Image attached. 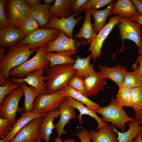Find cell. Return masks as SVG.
I'll list each match as a JSON object with an SVG mask.
<instances>
[{
    "mask_svg": "<svg viewBox=\"0 0 142 142\" xmlns=\"http://www.w3.org/2000/svg\"><path fill=\"white\" fill-rule=\"evenodd\" d=\"M119 31V33L123 43L125 39L134 42L139 48L142 47V34L141 25L137 22L131 21L129 18L125 17H121L117 24Z\"/></svg>",
    "mask_w": 142,
    "mask_h": 142,
    "instance_id": "cell-9",
    "label": "cell"
},
{
    "mask_svg": "<svg viewBox=\"0 0 142 142\" xmlns=\"http://www.w3.org/2000/svg\"><path fill=\"white\" fill-rule=\"evenodd\" d=\"M62 88L51 94H38L33 104V111L39 114H47L58 109L67 96Z\"/></svg>",
    "mask_w": 142,
    "mask_h": 142,
    "instance_id": "cell-6",
    "label": "cell"
},
{
    "mask_svg": "<svg viewBox=\"0 0 142 142\" xmlns=\"http://www.w3.org/2000/svg\"><path fill=\"white\" fill-rule=\"evenodd\" d=\"M117 128L114 124H107L98 131L91 130L89 131L91 142H118V135L114 130Z\"/></svg>",
    "mask_w": 142,
    "mask_h": 142,
    "instance_id": "cell-18",
    "label": "cell"
},
{
    "mask_svg": "<svg viewBox=\"0 0 142 142\" xmlns=\"http://www.w3.org/2000/svg\"><path fill=\"white\" fill-rule=\"evenodd\" d=\"M113 2L110 3L106 8L103 10H93L91 15L94 18V22L92 26L96 34H98L106 25V21L113 8Z\"/></svg>",
    "mask_w": 142,
    "mask_h": 142,
    "instance_id": "cell-30",
    "label": "cell"
},
{
    "mask_svg": "<svg viewBox=\"0 0 142 142\" xmlns=\"http://www.w3.org/2000/svg\"><path fill=\"white\" fill-rule=\"evenodd\" d=\"M134 71L126 72L124 77L123 85L131 88L142 86V80L139 73L138 65L136 63L132 66Z\"/></svg>",
    "mask_w": 142,
    "mask_h": 142,
    "instance_id": "cell-33",
    "label": "cell"
},
{
    "mask_svg": "<svg viewBox=\"0 0 142 142\" xmlns=\"http://www.w3.org/2000/svg\"><path fill=\"white\" fill-rule=\"evenodd\" d=\"M129 128L125 132H120L117 128L114 131L118 135V142H132L133 139H136L138 133L142 131V126L139 124L138 120L129 123L127 124Z\"/></svg>",
    "mask_w": 142,
    "mask_h": 142,
    "instance_id": "cell-27",
    "label": "cell"
},
{
    "mask_svg": "<svg viewBox=\"0 0 142 142\" xmlns=\"http://www.w3.org/2000/svg\"><path fill=\"white\" fill-rule=\"evenodd\" d=\"M35 55L32 58L21 65L11 69L9 76L12 78L22 79L27 74L34 70L44 68L49 66L50 62L46 59L45 46L42 47L37 50Z\"/></svg>",
    "mask_w": 142,
    "mask_h": 142,
    "instance_id": "cell-5",
    "label": "cell"
},
{
    "mask_svg": "<svg viewBox=\"0 0 142 142\" xmlns=\"http://www.w3.org/2000/svg\"><path fill=\"white\" fill-rule=\"evenodd\" d=\"M75 62L73 68L76 70L75 74L78 76L85 78L97 73L94 68V63L90 64V61L92 58L91 54L88 56L82 58L76 55Z\"/></svg>",
    "mask_w": 142,
    "mask_h": 142,
    "instance_id": "cell-26",
    "label": "cell"
},
{
    "mask_svg": "<svg viewBox=\"0 0 142 142\" xmlns=\"http://www.w3.org/2000/svg\"><path fill=\"white\" fill-rule=\"evenodd\" d=\"M26 1L28 4L31 8L40 4V3L41 2V1L40 0H27Z\"/></svg>",
    "mask_w": 142,
    "mask_h": 142,
    "instance_id": "cell-48",
    "label": "cell"
},
{
    "mask_svg": "<svg viewBox=\"0 0 142 142\" xmlns=\"http://www.w3.org/2000/svg\"><path fill=\"white\" fill-rule=\"evenodd\" d=\"M41 140L42 139H40V138L39 136V137L34 142H42Z\"/></svg>",
    "mask_w": 142,
    "mask_h": 142,
    "instance_id": "cell-54",
    "label": "cell"
},
{
    "mask_svg": "<svg viewBox=\"0 0 142 142\" xmlns=\"http://www.w3.org/2000/svg\"><path fill=\"white\" fill-rule=\"evenodd\" d=\"M43 117L36 118L31 120L9 142H34L39 136Z\"/></svg>",
    "mask_w": 142,
    "mask_h": 142,
    "instance_id": "cell-12",
    "label": "cell"
},
{
    "mask_svg": "<svg viewBox=\"0 0 142 142\" xmlns=\"http://www.w3.org/2000/svg\"><path fill=\"white\" fill-rule=\"evenodd\" d=\"M83 10L85 16L84 22L79 32L73 37L75 39H81V43L82 45L90 43L97 34L94 32L91 22L93 10L85 8Z\"/></svg>",
    "mask_w": 142,
    "mask_h": 142,
    "instance_id": "cell-16",
    "label": "cell"
},
{
    "mask_svg": "<svg viewBox=\"0 0 142 142\" xmlns=\"http://www.w3.org/2000/svg\"><path fill=\"white\" fill-rule=\"evenodd\" d=\"M135 115L134 119L138 120L139 124L140 125L142 124V106L135 112Z\"/></svg>",
    "mask_w": 142,
    "mask_h": 142,
    "instance_id": "cell-46",
    "label": "cell"
},
{
    "mask_svg": "<svg viewBox=\"0 0 142 142\" xmlns=\"http://www.w3.org/2000/svg\"><path fill=\"white\" fill-rule=\"evenodd\" d=\"M77 52V50H68L57 53L46 52L45 58L46 59L50 62V64L45 68V70L55 65L74 64L76 59L72 58L71 57Z\"/></svg>",
    "mask_w": 142,
    "mask_h": 142,
    "instance_id": "cell-25",
    "label": "cell"
},
{
    "mask_svg": "<svg viewBox=\"0 0 142 142\" xmlns=\"http://www.w3.org/2000/svg\"><path fill=\"white\" fill-rule=\"evenodd\" d=\"M141 139H142V131H141Z\"/></svg>",
    "mask_w": 142,
    "mask_h": 142,
    "instance_id": "cell-55",
    "label": "cell"
},
{
    "mask_svg": "<svg viewBox=\"0 0 142 142\" xmlns=\"http://www.w3.org/2000/svg\"><path fill=\"white\" fill-rule=\"evenodd\" d=\"M141 131L139 132L135 140H133V142H142L141 139Z\"/></svg>",
    "mask_w": 142,
    "mask_h": 142,
    "instance_id": "cell-50",
    "label": "cell"
},
{
    "mask_svg": "<svg viewBox=\"0 0 142 142\" xmlns=\"http://www.w3.org/2000/svg\"><path fill=\"white\" fill-rule=\"evenodd\" d=\"M51 6V5L40 4L31 8V13L42 27H44L52 18L49 13Z\"/></svg>",
    "mask_w": 142,
    "mask_h": 142,
    "instance_id": "cell-28",
    "label": "cell"
},
{
    "mask_svg": "<svg viewBox=\"0 0 142 142\" xmlns=\"http://www.w3.org/2000/svg\"><path fill=\"white\" fill-rule=\"evenodd\" d=\"M7 53L0 59V76L5 80L10 79L9 73L12 69L27 61L35 50H31L29 44H16L9 48Z\"/></svg>",
    "mask_w": 142,
    "mask_h": 142,
    "instance_id": "cell-1",
    "label": "cell"
},
{
    "mask_svg": "<svg viewBox=\"0 0 142 142\" xmlns=\"http://www.w3.org/2000/svg\"><path fill=\"white\" fill-rule=\"evenodd\" d=\"M6 0H0V29H5L8 27L4 11V5Z\"/></svg>",
    "mask_w": 142,
    "mask_h": 142,
    "instance_id": "cell-40",
    "label": "cell"
},
{
    "mask_svg": "<svg viewBox=\"0 0 142 142\" xmlns=\"http://www.w3.org/2000/svg\"><path fill=\"white\" fill-rule=\"evenodd\" d=\"M106 80V78L102 76L100 70L96 74L85 78V89L87 97L94 95L103 90Z\"/></svg>",
    "mask_w": 142,
    "mask_h": 142,
    "instance_id": "cell-22",
    "label": "cell"
},
{
    "mask_svg": "<svg viewBox=\"0 0 142 142\" xmlns=\"http://www.w3.org/2000/svg\"><path fill=\"white\" fill-rule=\"evenodd\" d=\"M39 26L31 13L28 18L21 26L20 29L23 34L27 37L39 29Z\"/></svg>",
    "mask_w": 142,
    "mask_h": 142,
    "instance_id": "cell-36",
    "label": "cell"
},
{
    "mask_svg": "<svg viewBox=\"0 0 142 142\" xmlns=\"http://www.w3.org/2000/svg\"><path fill=\"white\" fill-rule=\"evenodd\" d=\"M18 84L22 88L24 95V103L21 108L22 112H29L33 111V104L38 95L37 90L32 86H28L24 81Z\"/></svg>",
    "mask_w": 142,
    "mask_h": 142,
    "instance_id": "cell-29",
    "label": "cell"
},
{
    "mask_svg": "<svg viewBox=\"0 0 142 142\" xmlns=\"http://www.w3.org/2000/svg\"><path fill=\"white\" fill-rule=\"evenodd\" d=\"M71 0H55L50 7L49 13L52 17L60 18L69 17L72 15L70 8Z\"/></svg>",
    "mask_w": 142,
    "mask_h": 142,
    "instance_id": "cell-31",
    "label": "cell"
},
{
    "mask_svg": "<svg viewBox=\"0 0 142 142\" xmlns=\"http://www.w3.org/2000/svg\"><path fill=\"white\" fill-rule=\"evenodd\" d=\"M121 17L114 15L109 19L102 30L97 34L90 43L88 50L90 52L92 58L95 61L101 56V50L104 41L111 32L114 26L118 23Z\"/></svg>",
    "mask_w": 142,
    "mask_h": 142,
    "instance_id": "cell-10",
    "label": "cell"
},
{
    "mask_svg": "<svg viewBox=\"0 0 142 142\" xmlns=\"http://www.w3.org/2000/svg\"><path fill=\"white\" fill-rule=\"evenodd\" d=\"M96 113L102 115V120L104 122L112 123L118 126L122 132L125 131V125L128 122H133L134 118L129 116L125 109L120 107L115 98L112 97L110 104L108 105L100 107L94 110Z\"/></svg>",
    "mask_w": 142,
    "mask_h": 142,
    "instance_id": "cell-4",
    "label": "cell"
},
{
    "mask_svg": "<svg viewBox=\"0 0 142 142\" xmlns=\"http://www.w3.org/2000/svg\"><path fill=\"white\" fill-rule=\"evenodd\" d=\"M59 116L58 108L47 113L43 117L40 129L39 136L45 142H49L50 137L53 133V130L55 128L53 123L55 118Z\"/></svg>",
    "mask_w": 142,
    "mask_h": 142,
    "instance_id": "cell-23",
    "label": "cell"
},
{
    "mask_svg": "<svg viewBox=\"0 0 142 142\" xmlns=\"http://www.w3.org/2000/svg\"><path fill=\"white\" fill-rule=\"evenodd\" d=\"M62 88L63 91L67 94V96H70L84 103L90 109L94 110L101 107L99 104L90 100L83 94L71 87L67 85Z\"/></svg>",
    "mask_w": 142,
    "mask_h": 142,
    "instance_id": "cell-32",
    "label": "cell"
},
{
    "mask_svg": "<svg viewBox=\"0 0 142 142\" xmlns=\"http://www.w3.org/2000/svg\"><path fill=\"white\" fill-rule=\"evenodd\" d=\"M45 68L36 69L30 72L26 75L24 78H10L13 82L18 84L24 81L31 86L36 89L38 95L40 94H47L46 92V84L45 82L47 80V78L43 75V73L45 71Z\"/></svg>",
    "mask_w": 142,
    "mask_h": 142,
    "instance_id": "cell-13",
    "label": "cell"
},
{
    "mask_svg": "<svg viewBox=\"0 0 142 142\" xmlns=\"http://www.w3.org/2000/svg\"><path fill=\"white\" fill-rule=\"evenodd\" d=\"M118 87L119 90L115 99L117 103L121 108L125 106L131 107V96L130 89L123 85Z\"/></svg>",
    "mask_w": 142,
    "mask_h": 142,
    "instance_id": "cell-34",
    "label": "cell"
},
{
    "mask_svg": "<svg viewBox=\"0 0 142 142\" xmlns=\"http://www.w3.org/2000/svg\"><path fill=\"white\" fill-rule=\"evenodd\" d=\"M74 134L80 139L81 142H91L89 132L85 128H82Z\"/></svg>",
    "mask_w": 142,
    "mask_h": 142,
    "instance_id": "cell-42",
    "label": "cell"
},
{
    "mask_svg": "<svg viewBox=\"0 0 142 142\" xmlns=\"http://www.w3.org/2000/svg\"><path fill=\"white\" fill-rule=\"evenodd\" d=\"M11 127L8 119L0 118V138L2 139L7 136L11 130Z\"/></svg>",
    "mask_w": 142,
    "mask_h": 142,
    "instance_id": "cell-39",
    "label": "cell"
},
{
    "mask_svg": "<svg viewBox=\"0 0 142 142\" xmlns=\"http://www.w3.org/2000/svg\"><path fill=\"white\" fill-rule=\"evenodd\" d=\"M54 142H63V141L61 139V138L57 137H55Z\"/></svg>",
    "mask_w": 142,
    "mask_h": 142,
    "instance_id": "cell-53",
    "label": "cell"
},
{
    "mask_svg": "<svg viewBox=\"0 0 142 142\" xmlns=\"http://www.w3.org/2000/svg\"><path fill=\"white\" fill-rule=\"evenodd\" d=\"M114 1L112 0H97L92 9L93 10H97L98 8L103 7L108 4H109L113 2Z\"/></svg>",
    "mask_w": 142,
    "mask_h": 142,
    "instance_id": "cell-43",
    "label": "cell"
},
{
    "mask_svg": "<svg viewBox=\"0 0 142 142\" xmlns=\"http://www.w3.org/2000/svg\"><path fill=\"white\" fill-rule=\"evenodd\" d=\"M74 108L69 105L66 98L59 106L58 109L60 118L55 125L58 137L61 138L62 134H67V132L64 129L65 125L69 122L70 120L77 118Z\"/></svg>",
    "mask_w": 142,
    "mask_h": 142,
    "instance_id": "cell-15",
    "label": "cell"
},
{
    "mask_svg": "<svg viewBox=\"0 0 142 142\" xmlns=\"http://www.w3.org/2000/svg\"><path fill=\"white\" fill-rule=\"evenodd\" d=\"M63 142H76L73 138L72 139H65L64 140Z\"/></svg>",
    "mask_w": 142,
    "mask_h": 142,
    "instance_id": "cell-52",
    "label": "cell"
},
{
    "mask_svg": "<svg viewBox=\"0 0 142 142\" xmlns=\"http://www.w3.org/2000/svg\"><path fill=\"white\" fill-rule=\"evenodd\" d=\"M99 68L103 77L110 79L118 87L123 85L124 77L127 72L126 67L117 64L110 68L100 64Z\"/></svg>",
    "mask_w": 142,
    "mask_h": 142,
    "instance_id": "cell-21",
    "label": "cell"
},
{
    "mask_svg": "<svg viewBox=\"0 0 142 142\" xmlns=\"http://www.w3.org/2000/svg\"><path fill=\"white\" fill-rule=\"evenodd\" d=\"M44 4L49 5H51L52 4L54 3L55 2L54 0H44Z\"/></svg>",
    "mask_w": 142,
    "mask_h": 142,
    "instance_id": "cell-51",
    "label": "cell"
},
{
    "mask_svg": "<svg viewBox=\"0 0 142 142\" xmlns=\"http://www.w3.org/2000/svg\"><path fill=\"white\" fill-rule=\"evenodd\" d=\"M138 13L131 0H118L114 3L109 15L117 14L120 17H125L130 19Z\"/></svg>",
    "mask_w": 142,
    "mask_h": 142,
    "instance_id": "cell-24",
    "label": "cell"
},
{
    "mask_svg": "<svg viewBox=\"0 0 142 142\" xmlns=\"http://www.w3.org/2000/svg\"><path fill=\"white\" fill-rule=\"evenodd\" d=\"M139 54L137 59L136 63H138V67L139 73L142 80V47L141 49L139 50Z\"/></svg>",
    "mask_w": 142,
    "mask_h": 142,
    "instance_id": "cell-44",
    "label": "cell"
},
{
    "mask_svg": "<svg viewBox=\"0 0 142 142\" xmlns=\"http://www.w3.org/2000/svg\"><path fill=\"white\" fill-rule=\"evenodd\" d=\"M77 45L73 39L67 37L60 31L58 37L55 40L48 42L45 45L46 52H56L57 53L68 50H77Z\"/></svg>",
    "mask_w": 142,
    "mask_h": 142,
    "instance_id": "cell-14",
    "label": "cell"
},
{
    "mask_svg": "<svg viewBox=\"0 0 142 142\" xmlns=\"http://www.w3.org/2000/svg\"><path fill=\"white\" fill-rule=\"evenodd\" d=\"M31 7L25 0H6L4 11L8 26L20 28L28 18Z\"/></svg>",
    "mask_w": 142,
    "mask_h": 142,
    "instance_id": "cell-3",
    "label": "cell"
},
{
    "mask_svg": "<svg viewBox=\"0 0 142 142\" xmlns=\"http://www.w3.org/2000/svg\"><path fill=\"white\" fill-rule=\"evenodd\" d=\"M6 81L5 85L0 87V103L5 97L21 86L19 84L12 82L10 78Z\"/></svg>",
    "mask_w": 142,
    "mask_h": 142,
    "instance_id": "cell-38",
    "label": "cell"
},
{
    "mask_svg": "<svg viewBox=\"0 0 142 142\" xmlns=\"http://www.w3.org/2000/svg\"><path fill=\"white\" fill-rule=\"evenodd\" d=\"M130 19L132 21L136 22L140 24L142 26V14L139 13L136 16H134Z\"/></svg>",
    "mask_w": 142,
    "mask_h": 142,
    "instance_id": "cell-47",
    "label": "cell"
},
{
    "mask_svg": "<svg viewBox=\"0 0 142 142\" xmlns=\"http://www.w3.org/2000/svg\"><path fill=\"white\" fill-rule=\"evenodd\" d=\"M138 13L142 14V0H132Z\"/></svg>",
    "mask_w": 142,
    "mask_h": 142,
    "instance_id": "cell-45",
    "label": "cell"
},
{
    "mask_svg": "<svg viewBox=\"0 0 142 142\" xmlns=\"http://www.w3.org/2000/svg\"><path fill=\"white\" fill-rule=\"evenodd\" d=\"M5 48L3 46L0 47V59L6 55L5 53L7 50L5 49Z\"/></svg>",
    "mask_w": 142,
    "mask_h": 142,
    "instance_id": "cell-49",
    "label": "cell"
},
{
    "mask_svg": "<svg viewBox=\"0 0 142 142\" xmlns=\"http://www.w3.org/2000/svg\"><path fill=\"white\" fill-rule=\"evenodd\" d=\"M60 32V31L57 29H46L42 27L26 37L16 44H28L30 45L31 50L36 51L45 46L48 42L56 39Z\"/></svg>",
    "mask_w": 142,
    "mask_h": 142,
    "instance_id": "cell-8",
    "label": "cell"
},
{
    "mask_svg": "<svg viewBox=\"0 0 142 142\" xmlns=\"http://www.w3.org/2000/svg\"><path fill=\"white\" fill-rule=\"evenodd\" d=\"M131 96V106L135 112L142 106V86L130 89Z\"/></svg>",
    "mask_w": 142,
    "mask_h": 142,
    "instance_id": "cell-35",
    "label": "cell"
},
{
    "mask_svg": "<svg viewBox=\"0 0 142 142\" xmlns=\"http://www.w3.org/2000/svg\"><path fill=\"white\" fill-rule=\"evenodd\" d=\"M80 12H78L66 18H59L52 17L49 22L46 24L45 29L52 28L57 29L63 32L70 38L73 39L72 33L74 28L79 21L83 19L84 16L80 15L76 19L74 17Z\"/></svg>",
    "mask_w": 142,
    "mask_h": 142,
    "instance_id": "cell-11",
    "label": "cell"
},
{
    "mask_svg": "<svg viewBox=\"0 0 142 142\" xmlns=\"http://www.w3.org/2000/svg\"><path fill=\"white\" fill-rule=\"evenodd\" d=\"M24 95L23 89L21 86L5 97L0 103V117L8 119L12 128L16 122L17 112H22L18 104Z\"/></svg>",
    "mask_w": 142,
    "mask_h": 142,
    "instance_id": "cell-7",
    "label": "cell"
},
{
    "mask_svg": "<svg viewBox=\"0 0 142 142\" xmlns=\"http://www.w3.org/2000/svg\"><path fill=\"white\" fill-rule=\"evenodd\" d=\"M74 64L55 65L45 70L44 74L47 80L46 82L47 94L53 93L67 86L68 80L76 72L73 67Z\"/></svg>",
    "mask_w": 142,
    "mask_h": 142,
    "instance_id": "cell-2",
    "label": "cell"
},
{
    "mask_svg": "<svg viewBox=\"0 0 142 142\" xmlns=\"http://www.w3.org/2000/svg\"><path fill=\"white\" fill-rule=\"evenodd\" d=\"M21 117L17 119L9 134L0 140V142H9L12 139L19 131L32 119L44 116L46 114H39L33 111L29 112H21Z\"/></svg>",
    "mask_w": 142,
    "mask_h": 142,
    "instance_id": "cell-19",
    "label": "cell"
},
{
    "mask_svg": "<svg viewBox=\"0 0 142 142\" xmlns=\"http://www.w3.org/2000/svg\"><path fill=\"white\" fill-rule=\"evenodd\" d=\"M84 78L75 74L72 76L68 80L67 85L72 87L88 98L85 91L84 83Z\"/></svg>",
    "mask_w": 142,
    "mask_h": 142,
    "instance_id": "cell-37",
    "label": "cell"
},
{
    "mask_svg": "<svg viewBox=\"0 0 142 142\" xmlns=\"http://www.w3.org/2000/svg\"><path fill=\"white\" fill-rule=\"evenodd\" d=\"M66 98L70 105L79 110L80 114L77 118L79 124L82 123V116L84 115H89L97 121L98 124V126L96 129L97 130H99L108 124L106 122L102 121V118L97 116L94 110L85 106L84 103L69 96H66Z\"/></svg>",
    "mask_w": 142,
    "mask_h": 142,
    "instance_id": "cell-20",
    "label": "cell"
},
{
    "mask_svg": "<svg viewBox=\"0 0 142 142\" xmlns=\"http://www.w3.org/2000/svg\"><path fill=\"white\" fill-rule=\"evenodd\" d=\"M26 37L20 28L8 26L0 30V45L4 48H9L15 45Z\"/></svg>",
    "mask_w": 142,
    "mask_h": 142,
    "instance_id": "cell-17",
    "label": "cell"
},
{
    "mask_svg": "<svg viewBox=\"0 0 142 142\" xmlns=\"http://www.w3.org/2000/svg\"><path fill=\"white\" fill-rule=\"evenodd\" d=\"M87 0H71L70 8V13L72 15L78 12L79 9L86 3Z\"/></svg>",
    "mask_w": 142,
    "mask_h": 142,
    "instance_id": "cell-41",
    "label": "cell"
}]
</instances>
